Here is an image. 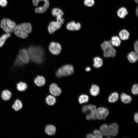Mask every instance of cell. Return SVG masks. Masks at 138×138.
<instances>
[{"mask_svg":"<svg viewBox=\"0 0 138 138\" xmlns=\"http://www.w3.org/2000/svg\"><path fill=\"white\" fill-rule=\"evenodd\" d=\"M29 58L32 61L37 63H42L44 60L43 50L38 46L30 47L28 50Z\"/></svg>","mask_w":138,"mask_h":138,"instance_id":"obj_1","label":"cell"},{"mask_svg":"<svg viewBox=\"0 0 138 138\" xmlns=\"http://www.w3.org/2000/svg\"><path fill=\"white\" fill-rule=\"evenodd\" d=\"M32 26L29 23H25L16 25L14 31L18 37L23 39L26 38L28 34L32 31Z\"/></svg>","mask_w":138,"mask_h":138,"instance_id":"obj_2","label":"cell"},{"mask_svg":"<svg viewBox=\"0 0 138 138\" xmlns=\"http://www.w3.org/2000/svg\"><path fill=\"white\" fill-rule=\"evenodd\" d=\"M101 47L104 52L103 56L105 57H114L115 56L116 51L113 48L110 41H104L101 44Z\"/></svg>","mask_w":138,"mask_h":138,"instance_id":"obj_3","label":"cell"},{"mask_svg":"<svg viewBox=\"0 0 138 138\" xmlns=\"http://www.w3.org/2000/svg\"><path fill=\"white\" fill-rule=\"evenodd\" d=\"M16 25L15 22L9 19L4 18L1 21L0 27L6 33H9L14 31Z\"/></svg>","mask_w":138,"mask_h":138,"instance_id":"obj_4","label":"cell"},{"mask_svg":"<svg viewBox=\"0 0 138 138\" xmlns=\"http://www.w3.org/2000/svg\"><path fill=\"white\" fill-rule=\"evenodd\" d=\"M74 71V68L72 65H66L62 66L57 70L56 75L58 78L67 76L72 74Z\"/></svg>","mask_w":138,"mask_h":138,"instance_id":"obj_5","label":"cell"},{"mask_svg":"<svg viewBox=\"0 0 138 138\" xmlns=\"http://www.w3.org/2000/svg\"><path fill=\"white\" fill-rule=\"evenodd\" d=\"M51 13L53 16L56 17V21L57 22L61 25L63 23L64 20L62 16L64 13L61 9L54 8L52 9Z\"/></svg>","mask_w":138,"mask_h":138,"instance_id":"obj_6","label":"cell"},{"mask_svg":"<svg viewBox=\"0 0 138 138\" xmlns=\"http://www.w3.org/2000/svg\"><path fill=\"white\" fill-rule=\"evenodd\" d=\"M18 58L23 63H28L29 60V57L28 52L26 49H22L20 50L17 55Z\"/></svg>","mask_w":138,"mask_h":138,"instance_id":"obj_7","label":"cell"},{"mask_svg":"<svg viewBox=\"0 0 138 138\" xmlns=\"http://www.w3.org/2000/svg\"><path fill=\"white\" fill-rule=\"evenodd\" d=\"M49 49L50 52L52 54L56 55L60 53L61 47L59 43L52 42L50 44Z\"/></svg>","mask_w":138,"mask_h":138,"instance_id":"obj_8","label":"cell"},{"mask_svg":"<svg viewBox=\"0 0 138 138\" xmlns=\"http://www.w3.org/2000/svg\"><path fill=\"white\" fill-rule=\"evenodd\" d=\"M109 113V111L107 108L99 107L97 109V118L99 120H105Z\"/></svg>","mask_w":138,"mask_h":138,"instance_id":"obj_9","label":"cell"},{"mask_svg":"<svg viewBox=\"0 0 138 138\" xmlns=\"http://www.w3.org/2000/svg\"><path fill=\"white\" fill-rule=\"evenodd\" d=\"M49 91L52 95L55 96H59L61 93V88L58 87L56 84L54 83L50 85L49 87Z\"/></svg>","mask_w":138,"mask_h":138,"instance_id":"obj_10","label":"cell"},{"mask_svg":"<svg viewBox=\"0 0 138 138\" xmlns=\"http://www.w3.org/2000/svg\"><path fill=\"white\" fill-rule=\"evenodd\" d=\"M66 27L68 30L71 31H77L80 29L81 25L80 23H76L75 21H72L68 23L67 24Z\"/></svg>","mask_w":138,"mask_h":138,"instance_id":"obj_11","label":"cell"},{"mask_svg":"<svg viewBox=\"0 0 138 138\" xmlns=\"http://www.w3.org/2000/svg\"><path fill=\"white\" fill-rule=\"evenodd\" d=\"M61 27V25L57 21H52L50 23L48 26V31L50 34H52Z\"/></svg>","mask_w":138,"mask_h":138,"instance_id":"obj_12","label":"cell"},{"mask_svg":"<svg viewBox=\"0 0 138 138\" xmlns=\"http://www.w3.org/2000/svg\"><path fill=\"white\" fill-rule=\"evenodd\" d=\"M108 126L109 135L114 136L117 135L118 132V126L116 123H112Z\"/></svg>","mask_w":138,"mask_h":138,"instance_id":"obj_13","label":"cell"},{"mask_svg":"<svg viewBox=\"0 0 138 138\" xmlns=\"http://www.w3.org/2000/svg\"><path fill=\"white\" fill-rule=\"evenodd\" d=\"M127 57L128 60L130 62L134 63L137 60L138 53L135 51H132L128 54Z\"/></svg>","mask_w":138,"mask_h":138,"instance_id":"obj_14","label":"cell"},{"mask_svg":"<svg viewBox=\"0 0 138 138\" xmlns=\"http://www.w3.org/2000/svg\"><path fill=\"white\" fill-rule=\"evenodd\" d=\"M89 108L90 113L91 115V119L93 120H96L97 118V109L96 106L93 105H88Z\"/></svg>","mask_w":138,"mask_h":138,"instance_id":"obj_15","label":"cell"},{"mask_svg":"<svg viewBox=\"0 0 138 138\" xmlns=\"http://www.w3.org/2000/svg\"><path fill=\"white\" fill-rule=\"evenodd\" d=\"M45 80L44 77L42 76H37L34 80V83L38 86L41 87L43 86L45 83Z\"/></svg>","mask_w":138,"mask_h":138,"instance_id":"obj_16","label":"cell"},{"mask_svg":"<svg viewBox=\"0 0 138 138\" xmlns=\"http://www.w3.org/2000/svg\"><path fill=\"white\" fill-rule=\"evenodd\" d=\"M128 14V12L126 8L124 7L119 8L117 12L118 16L121 18H124Z\"/></svg>","mask_w":138,"mask_h":138,"instance_id":"obj_17","label":"cell"},{"mask_svg":"<svg viewBox=\"0 0 138 138\" xmlns=\"http://www.w3.org/2000/svg\"><path fill=\"white\" fill-rule=\"evenodd\" d=\"M56 128L53 125H48L45 128V132L48 135H54L56 131Z\"/></svg>","mask_w":138,"mask_h":138,"instance_id":"obj_18","label":"cell"},{"mask_svg":"<svg viewBox=\"0 0 138 138\" xmlns=\"http://www.w3.org/2000/svg\"><path fill=\"white\" fill-rule=\"evenodd\" d=\"M119 35L120 39L124 40H127L129 39L130 33L127 30L123 29L119 32Z\"/></svg>","mask_w":138,"mask_h":138,"instance_id":"obj_19","label":"cell"},{"mask_svg":"<svg viewBox=\"0 0 138 138\" xmlns=\"http://www.w3.org/2000/svg\"><path fill=\"white\" fill-rule=\"evenodd\" d=\"M93 66L96 68H99L101 67L103 64V61L101 58L97 56L93 59Z\"/></svg>","mask_w":138,"mask_h":138,"instance_id":"obj_20","label":"cell"},{"mask_svg":"<svg viewBox=\"0 0 138 138\" xmlns=\"http://www.w3.org/2000/svg\"><path fill=\"white\" fill-rule=\"evenodd\" d=\"M90 94L94 96H97L99 93V86L95 84H93L90 89Z\"/></svg>","mask_w":138,"mask_h":138,"instance_id":"obj_21","label":"cell"},{"mask_svg":"<svg viewBox=\"0 0 138 138\" xmlns=\"http://www.w3.org/2000/svg\"><path fill=\"white\" fill-rule=\"evenodd\" d=\"M11 93L9 90H5L3 91L1 94L2 98L4 100H9L11 97Z\"/></svg>","mask_w":138,"mask_h":138,"instance_id":"obj_22","label":"cell"},{"mask_svg":"<svg viewBox=\"0 0 138 138\" xmlns=\"http://www.w3.org/2000/svg\"><path fill=\"white\" fill-rule=\"evenodd\" d=\"M121 99L123 103H128L131 101L132 99L130 96L123 93L121 95Z\"/></svg>","mask_w":138,"mask_h":138,"instance_id":"obj_23","label":"cell"},{"mask_svg":"<svg viewBox=\"0 0 138 138\" xmlns=\"http://www.w3.org/2000/svg\"><path fill=\"white\" fill-rule=\"evenodd\" d=\"M100 130L104 136H108L109 135L108 126L106 124L102 125L100 127Z\"/></svg>","mask_w":138,"mask_h":138,"instance_id":"obj_24","label":"cell"},{"mask_svg":"<svg viewBox=\"0 0 138 138\" xmlns=\"http://www.w3.org/2000/svg\"><path fill=\"white\" fill-rule=\"evenodd\" d=\"M44 3L45 7L47 9L49 7V0H32V2L34 6H38L40 2Z\"/></svg>","mask_w":138,"mask_h":138,"instance_id":"obj_25","label":"cell"},{"mask_svg":"<svg viewBox=\"0 0 138 138\" xmlns=\"http://www.w3.org/2000/svg\"><path fill=\"white\" fill-rule=\"evenodd\" d=\"M46 103L49 105H53L55 103L56 99L55 98L53 95H49L46 99Z\"/></svg>","mask_w":138,"mask_h":138,"instance_id":"obj_26","label":"cell"},{"mask_svg":"<svg viewBox=\"0 0 138 138\" xmlns=\"http://www.w3.org/2000/svg\"><path fill=\"white\" fill-rule=\"evenodd\" d=\"M22 106V104L21 101L17 99L13 105L12 108L15 111H18L21 109Z\"/></svg>","mask_w":138,"mask_h":138,"instance_id":"obj_27","label":"cell"},{"mask_svg":"<svg viewBox=\"0 0 138 138\" xmlns=\"http://www.w3.org/2000/svg\"><path fill=\"white\" fill-rule=\"evenodd\" d=\"M111 42L113 45L116 47L120 46L121 43V41L119 38L118 36H113L111 39Z\"/></svg>","mask_w":138,"mask_h":138,"instance_id":"obj_28","label":"cell"},{"mask_svg":"<svg viewBox=\"0 0 138 138\" xmlns=\"http://www.w3.org/2000/svg\"><path fill=\"white\" fill-rule=\"evenodd\" d=\"M118 97L119 95L118 93L116 92H113L109 96L108 100L110 102H114L118 100Z\"/></svg>","mask_w":138,"mask_h":138,"instance_id":"obj_29","label":"cell"},{"mask_svg":"<svg viewBox=\"0 0 138 138\" xmlns=\"http://www.w3.org/2000/svg\"><path fill=\"white\" fill-rule=\"evenodd\" d=\"M10 36V33H6L0 37V47L4 45L6 40Z\"/></svg>","mask_w":138,"mask_h":138,"instance_id":"obj_30","label":"cell"},{"mask_svg":"<svg viewBox=\"0 0 138 138\" xmlns=\"http://www.w3.org/2000/svg\"><path fill=\"white\" fill-rule=\"evenodd\" d=\"M26 84L23 82H20L17 83V89L20 91H23L25 90L27 88Z\"/></svg>","mask_w":138,"mask_h":138,"instance_id":"obj_31","label":"cell"},{"mask_svg":"<svg viewBox=\"0 0 138 138\" xmlns=\"http://www.w3.org/2000/svg\"><path fill=\"white\" fill-rule=\"evenodd\" d=\"M89 100V97L88 95L83 94L80 95L78 98V101L79 103L82 104L87 102Z\"/></svg>","mask_w":138,"mask_h":138,"instance_id":"obj_32","label":"cell"},{"mask_svg":"<svg viewBox=\"0 0 138 138\" xmlns=\"http://www.w3.org/2000/svg\"><path fill=\"white\" fill-rule=\"evenodd\" d=\"M47 9L43 6H40L35 8V12L37 13H42L45 12Z\"/></svg>","mask_w":138,"mask_h":138,"instance_id":"obj_33","label":"cell"},{"mask_svg":"<svg viewBox=\"0 0 138 138\" xmlns=\"http://www.w3.org/2000/svg\"><path fill=\"white\" fill-rule=\"evenodd\" d=\"M93 133L96 138H102L103 134L101 132L98 130H95L93 131Z\"/></svg>","mask_w":138,"mask_h":138,"instance_id":"obj_34","label":"cell"},{"mask_svg":"<svg viewBox=\"0 0 138 138\" xmlns=\"http://www.w3.org/2000/svg\"><path fill=\"white\" fill-rule=\"evenodd\" d=\"M85 5L88 7H91L93 6L95 3L94 0H84Z\"/></svg>","mask_w":138,"mask_h":138,"instance_id":"obj_35","label":"cell"},{"mask_svg":"<svg viewBox=\"0 0 138 138\" xmlns=\"http://www.w3.org/2000/svg\"><path fill=\"white\" fill-rule=\"evenodd\" d=\"M138 85L137 84L134 85L132 88L131 91L133 94L136 95L138 94Z\"/></svg>","mask_w":138,"mask_h":138,"instance_id":"obj_36","label":"cell"},{"mask_svg":"<svg viewBox=\"0 0 138 138\" xmlns=\"http://www.w3.org/2000/svg\"><path fill=\"white\" fill-rule=\"evenodd\" d=\"M82 111L84 113H87L89 111L88 105H86L84 106L82 108Z\"/></svg>","mask_w":138,"mask_h":138,"instance_id":"obj_37","label":"cell"},{"mask_svg":"<svg viewBox=\"0 0 138 138\" xmlns=\"http://www.w3.org/2000/svg\"><path fill=\"white\" fill-rule=\"evenodd\" d=\"M22 63L18 58L17 59L15 62V66H21L22 65Z\"/></svg>","mask_w":138,"mask_h":138,"instance_id":"obj_38","label":"cell"},{"mask_svg":"<svg viewBox=\"0 0 138 138\" xmlns=\"http://www.w3.org/2000/svg\"><path fill=\"white\" fill-rule=\"evenodd\" d=\"M7 3V0H0V5L2 7L6 6Z\"/></svg>","mask_w":138,"mask_h":138,"instance_id":"obj_39","label":"cell"},{"mask_svg":"<svg viewBox=\"0 0 138 138\" xmlns=\"http://www.w3.org/2000/svg\"><path fill=\"white\" fill-rule=\"evenodd\" d=\"M134 48L135 51L138 53V41H136L134 43Z\"/></svg>","mask_w":138,"mask_h":138,"instance_id":"obj_40","label":"cell"},{"mask_svg":"<svg viewBox=\"0 0 138 138\" xmlns=\"http://www.w3.org/2000/svg\"><path fill=\"white\" fill-rule=\"evenodd\" d=\"M138 113L137 112L136 113H135L134 116V119L135 121L138 123Z\"/></svg>","mask_w":138,"mask_h":138,"instance_id":"obj_41","label":"cell"},{"mask_svg":"<svg viewBox=\"0 0 138 138\" xmlns=\"http://www.w3.org/2000/svg\"><path fill=\"white\" fill-rule=\"evenodd\" d=\"M86 119L88 120H90L91 119V117L90 113H88L86 117Z\"/></svg>","mask_w":138,"mask_h":138,"instance_id":"obj_42","label":"cell"},{"mask_svg":"<svg viewBox=\"0 0 138 138\" xmlns=\"http://www.w3.org/2000/svg\"><path fill=\"white\" fill-rule=\"evenodd\" d=\"M86 137L88 138H96L95 136L94 135H93L91 134H87L86 135Z\"/></svg>","mask_w":138,"mask_h":138,"instance_id":"obj_43","label":"cell"},{"mask_svg":"<svg viewBox=\"0 0 138 138\" xmlns=\"http://www.w3.org/2000/svg\"><path fill=\"white\" fill-rule=\"evenodd\" d=\"M91 70V68L89 67H87L85 68V70L87 72H89Z\"/></svg>","mask_w":138,"mask_h":138,"instance_id":"obj_44","label":"cell"},{"mask_svg":"<svg viewBox=\"0 0 138 138\" xmlns=\"http://www.w3.org/2000/svg\"><path fill=\"white\" fill-rule=\"evenodd\" d=\"M135 13L137 16H138V6H137L136 8V9L135 10Z\"/></svg>","mask_w":138,"mask_h":138,"instance_id":"obj_45","label":"cell"},{"mask_svg":"<svg viewBox=\"0 0 138 138\" xmlns=\"http://www.w3.org/2000/svg\"><path fill=\"white\" fill-rule=\"evenodd\" d=\"M134 1L137 4L138 2V0H134Z\"/></svg>","mask_w":138,"mask_h":138,"instance_id":"obj_46","label":"cell"}]
</instances>
